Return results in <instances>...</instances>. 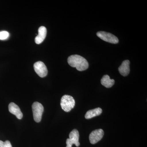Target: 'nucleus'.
<instances>
[{
	"instance_id": "1a4fd4ad",
	"label": "nucleus",
	"mask_w": 147,
	"mask_h": 147,
	"mask_svg": "<svg viewBox=\"0 0 147 147\" xmlns=\"http://www.w3.org/2000/svg\"><path fill=\"white\" fill-rule=\"evenodd\" d=\"M38 35L35 38V42L37 44H40L43 42L47 35V29L45 27L41 26L38 30Z\"/></svg>"
},
{
	"instance_id": "9b49d317",
	"label": "nucleus",
	"mask_w": 147,
	"mask_h": 147,
	"mask_svg": "<svg viewBox=\"0 0 147 147\" xmlns=\"http://www.w3.org/2000/svg\"><path fill=\"white\" fill-rule=\"evenodd\" d=\"M102 113V110L100 108L88 110L85 115V118L87 119H92V118L100 115Z\"/></svg>"
},
{
	"instance_id": "ddd939ff",
	"label": "nucleus",
	"mask_w": 147,
	"mask_h": 147,
	"mask_svg": "<svg viewBox=\"0 0 147 147\" xmlns=\"http://www.w3.org/2000/svg\"><path fill=\"white\" fill-rule=\"evenodd\" d=\"M9 36V34L7 31L0 32V40H5Z\"/></svg>"
},
{
	"instance_id": "20e7f679",
	"label": "nucleus",
	"mask_w": 147,
	"mask_h": 147,
	"mask_svg": "<svg viewBox=\"0 0 147 147\" xmlns=\"http://www.w3.org/2000/svg\"><path fill=\"white\" fill-rule=\"evenodd\" d=\"M79 131L76 129H73L69 134V138L66 140V147H72V145L75 144L76 147L80 146L79 142Z\"/></svg>"
},
{
	"instance_id": "9d476101",
	"label": "nucleus",
	"mask_w": 147,
	"mask_h": 147,
	"mask_svg": "<svg viewBox=\"0 0 147 147\" xmlns=\"http://www.w3.org/2000/svg\"><path fill=\"white\" fill-rule=\"evenodd\" d=\"M130 61L128 60L124 61L119 67V71L121 75L126 76L128 75L130 71L129 69Z\"/></svg>"
},
{
	"instance_id": "f8f14e48",
	"label": "nucleus",
	"mask_w": 147,
	"mask_h": 147,
	"mask_svg": "<svg viewBox=\"0 0 147 147\" xmlns=\"http://www.w3.org/2000/svg\"><path fill=\"white\" fill-rule=\"evenodd\" d=\"M101 84L106 88H110L113 86L115 84V80L110 79L108 75H104L101 79Z\"/></svg>"
},
{
	"instance_id": "7ed1b4c3",
	"label": "nucleus",
	"mask_w": 147,
	"mask_h": 147,
	"mask_svg": "<svg viewBox=\"0 0 147 147\" xmlns=\"http://www.w3.org/2000/svg\"><path fill=\"white\" fill-rule=\"evenodd\" d=\"M33 115L34 121L37 123H39L42 119V113L44 111L43 105L38 102H34L32 105Z\"/></svg>"
},
{
	"instance_id": "f03ea898",
	"label": "nucleus",
	"mask_w": 147,
	"mask_h": 147,
	"mask_svg": "<svg viewBox=\"0 0 147 147\" xmlns=\"http://www.w3.org/2000/svg\"><path fill=\"white\" fill-rule=\"evenodd\" d=\"M75 100L73 97L68 95H65L61 98V106L62 109L66 112L71 111L75 106Z\"/></svg>"
},
{
	"instance_id": "423d86ee",
	"label": "nucleus",
	"mask_w": 147,
	"mask_h": 147,
	"mask_svg": "<svg viewBox=\"0 0 147 147\" xmlns=\"http://www.w3.org/2000/svg\"><path fill=\"white\" fill-rule=\"evenodd\" d=\"M34 68L37 74L41 78L47 76L48 71L47 67L42 61L36 62L34 65Z\"/></svg>"
},
{
	"instance_id": "0eeeda50",
	"label": "nucleus",
	"mask_w": 147,
	"mask_h": 147,
	"mask_svg": "<svg viewBox=\"0 0 147 147\" xmlns=\"http://www.w3.org/2000/svg\"><path fill=\"white\" fill-rule=\"evenodd\" d=\"M104 135V131L101 129H95L92 131L90 134L89 140L91 144H96L100 141Z\"/></svg>"
},
{
	"instance_id": "39448f33",
	"label": "nucleus",
	"mask_w": 147,
	"mask_h": 147,
	"mask_svg": "<svg viewBox=\"0 0 147 147\" xmlns=\"http://www.w3.org/2000/svg\"><path fill=\"white\" fill-rule=\"evenodd\" d=\"M96 35L100 39L106 42L117 44L119 42V39L116 36L110 33L104 31H99L96 33Z\"/></svg>"
},
{
	"instance_id": "f257e3e1",
	"label": "nucleus",
	"mask_w": 147,
	"mask_h": 147,
	"mask_svg": "<svg viewBox=\"0 0 147 147\" xmlns=\"http://www.w3.org/2000/svg\"><path fill=\"white\" fill-rule=\"evenodd\" d=\"M69 65L75 67L79 71H83L88 68L89 63L86 59L79 55H72L67 59Z\"/></svg>"
},
{
	"instance_id": "4468645a",
	"label": "nucleus",
	"mask_w": 147,
	"mask_h": 147,
	"mask_svg": "<svg viewBox=\"0 0 147 147\" xmlns=\"http://www.w3.org/2000/svg\"><path fill=\"white\" fill-rule=\"evenodd\" d=\"M0 147H12V146L9 141L3 142L0 140Z\"/></svg>"
},
{
	"instance_id": "6e6552de",
	"label": "nucleus",
	"mask_w": 147,
	"mask_h": 147,
	"mask_svg": "<svg viewBox=\"0 0 147 147\" xmlns=\"http://www.w3.org/2000/svg\"><path fill=\"white\" fill-rule=\"evenodd\" d=\"M9 110L11 114L16 116L18 119H21L23 118V113L21 112V109L18 105L14 102H11L8 106Z\"/></svg>"
}]
</instances>
